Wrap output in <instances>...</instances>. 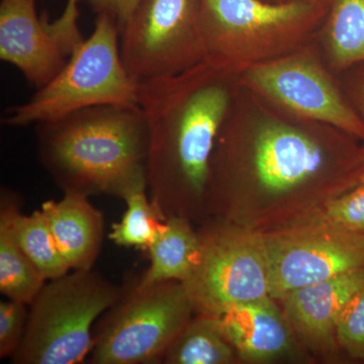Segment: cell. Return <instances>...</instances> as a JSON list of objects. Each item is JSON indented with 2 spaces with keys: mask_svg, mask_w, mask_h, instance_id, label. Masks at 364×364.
<instances>
[{
  "mask_svg": "<svg viewBox=\"0 0 364 364\" xmlns=\"http://www.w3.org/2000/svg\"><path fill=\"white\" fill-rule=\"evenodd\" d=\"M223 71L205 61L139 82L138 105L149 135L147 191L166 219L188 220V203L207 193L213 151L229 109Z\"/></svg>",
  "mask_w": 364,
  "mask_h": 364,
  "instance_id": "6da1fadb",
  "label": "cell"
},
{
  "mask_svg": "<svg viewBox=\"0 0 364 364\" xmlns=\"http://www.w3.org/2000/svg\"><path fill=\"white\" fill-rule=\"evenodd\" d=\"M41 162L63 193L124 200L147 191L149 135L140 107L104 105L37 124Z\"/></svg>",
  "mask_w": 364,
  "mask_h": 364,
  "instance_id": "7a4b0ae2",
  "label": "cell"
},
{
  "mask_svg": "<svg viewBox=\"0 0 364 364\" xmlns=\"http://www.w3.org/2000/svg\"><path fill=\"white\" fill-rule=\"evenodd\" d=\"M139 82L124 66L116 21L98 14L95 30L69 56L58 75L25 104L11 107L4 124L11 127L54 121L104 105H138Z\"/></svg>",
  "mask_w": 364,
  "mask_h": 364,
  "instance_id": "3957f363",
  "label": "cell"
},
{
  "mask_svg": "<svg viewBox=\"0 0 364 364\" xmlns=\"http://www.w3.org/2000/svg\"><path fill=\"white\" fill-rule=\"evenodd\" d=\"M123 289L100 273L72 270L49 280L32 301L16 364H78L90 356L93 324Z\"/></svg>",
  "mask_w": 364,
  "mask_h": 364,
  "instance_id": "277c9868",
  "label": "cell"
},
{
  "mask_svg": "<svg viewBox=\"0 0 364 364\" xmlns=\"http://www.w3.org/2000/svg\"><path fill=\"white\" fill-rule=\"evenodd\" d=\"M193 312L181 282L143 287L136 280L100 318L93 330L90 363H160Z\"/></svg>",
  "mask_w": 364,
  "mask_h": 364,
  "instance_id": "5b68a950",
  "label": "cell"
},
{
  "mask_svg": "<svg viewBox=\"0 0 364 364\" xmlns=\"http://www.w3.org/2000/svg\"><path fill=\"white\" fill-rule=\"evenodd\" d=\"M200 252L182 282L196 313L217 316L269 296V274L261 234L235 227L198 233Z\"/></svg>",
  "mask_w": 364,
  "mask_h": 364,
  "instance_id": "8992f818",
  "label": "cell"
},
{
  "mask_svg": "<svg viewBox=\"0 0 364 364\" xmlns=\"http://www.w3.org/2000/svg\"><path fill=\"white\" fill-rule=\"evenodd\" d=\"M200 1H139L121 31L122 58L136 82L176 75L205 57Z\"/></svg>",
  "mask_w": 364,
  "mask_h": 364,
  "instance_id": "52a82bcc",
  "label": "cell"
},
{
  "mask_svg": "<svg viewBox=\"0 0 364 364\" xmlns=\"http://www.w3.org/2000/svg\"><path fill=\"white\" fill-rule=\"evenodd\" d=\"M268 263L269 296L287 294L364 268V235L326 225L261 234Z\"/></svg>",
  "mask_w": 364,
  "mask_h": 364,
  "instance_id": "ba28073f",
  "label": "cell"
},
{
  "mask_svg": "<svg viewBox=\"0 0 364 364\" xmlns=\"http://www.w3.org/2000/svg\"><path fill=\"white\" fill-rule=\"evenodd\" d=\"M248 78L258 90L301 116L331 124L364 141V121L345 102L322 69L291 58L254 66Z\"/></svg>",
  "mask_w": 364,
  "mask_h": 364,
  "instance_id": "9c48e42d",
  "label": "cell"
},
{
  "mask_svg": "<svg viewBox=\"0 0 364 364\" xmlns=\"http://www.w3.org/2000/svg\"><path fill=\"white\" fill-rule=\"evenodd\" d=\"M69 56L53 35L49 21L38 16L36 0H1L0 59L18 68L31 85H48Z\"/></svg>",
  "mask_w": 364,
  "mask_h": 364,
  "instance_id": "30bf717a",
  "label": "cell"
},
{
  "mask_svg": "<svg viewBox=\"0 0 364 364\" xmlns=\"http://www.w3.org/2000/svg\"><path fill=\"white\" fill-rule=\"evenodd\" d=\"M309 9L305 4L273 6L259 0H202L200 18L205 61L225 69L240 38L291 25Z\"/></svg>",
  "mask_w": 364,
  "mask_h": 364,
  "instance_id": "8fae6325",
  "label": "cell"
},
{
  "mask_svg": "<svg viewBox=\"0 0 364 364\" xmlns=\"http://www.w3.org/2000/svg\"><path fill=\"white\" fill-rule=\"evenodd\" d=\"M217 318L238 358L248 363L282 358L293 344L291 325L270 296L232 306Z\"/></svg>",
  "mask_w": 364,
  "mask_h": 364,
  "instance_id": "7c38bea8",
  "label": "cell"
},
{
  "mask_svg": "<svg viewBox=\"0 0 364 364\" xmlns=\"http://www.w3.org/2000/svg\"><path fill=\"white\" fill-rule=\"evenodd\" d=\"M322 149L312 139L287 127L263 129L255 146V168L263 188L272 193L291 191L322 167Z\"/></svg>",
  "mask_w": 364,
  "mask_h": 364,
  "instance_id": "4fadbf2b",
  "label": "cell"
},
{
  "mask_svg": "<svg viewBox=\"0 0 364 364\" xmlns=\"http://www.w3.org/2000/svg\"><path fill=\"white\" fill-rule=\"evenodd\" d=\"M364 284V268L301 287L282 299L294 331L312 344L329 343L345 305Z\"/></svg>",
  "mask_w": 364,
  "mask_h": 364,
  "instance_id": "5bb4252c",
  "label": "cell"
},
{
  "mask_svg": "<svg viewBox=\"0 0 364 364\" xmlns=\"http://www.w3.org/2000/svg\"><path fill=\"white\" fill-rule=\"evenodd\" d=\"M41 210L62 257L71 270L92 269L104 241V215L80 193H64L61 200H48Z\"/></svg>",
  "mask_w": 364,
  "mask_h": 364,
  "instance_id": "9a60e30c",
  "label": "cell"
},
{
  "mask_svg": "<svg viewBox=\"0 0 364 364\" xmlns=\"http://www.w3.org/2000/svg\"><path fill=\"white\" fill-rule=\"evenodd\" d=\"M147 251L150 265L138 280L140 286H152L169 280L182 282L200 256V236L189 220L169 217L162 223Z\"/></svg>",
  "mask_w": 364,
  "mask_h": 364,
  "instance_id": "2e32d148",
  "label": "cell"
},
{
  "mask_svg": "<svg viewBox=\"0 0 364 364\" xmlns=\"http://www.w3.org/2000/svg\"><path fill=\"white\" fill-rule=\"evenodd\" d=\"M1 200L9 208L16 240L46 280L58 279L70 272L57 247L44 212L40 210L23 215L18 198L9 189H2Z\"/></svg>",
  "mask_w": 364,
  "mask_h": 364,
  "instance_id": "e0dca14e",
  "label": "cell"
},
{
  "mask_svg": "<svg viewBox=\"0 0 364 364\" xmlns=\"http://www.w3.org/2000/svg\"><path fill=\"white\" fill-rule=\"evenodd\" d=\"M237 354L215 316L198 314L191 318L170 345L161 363L167 364H229Z\"/></svg>",
  "mask_w": 364,
  "mask_h": 364,
  "instance_id": "ac0fdd59",
  "label": "cell"
},
{
  "mask_svg": "<svg viewBox=\"0 0 364 364\" xmlns=\"http://www.w3.org/2000/svg\"><path fill=\"white\" fill-rule=\"evenodd\" d=\"M46 282L16 240L9 208L0 200V291L7 299L30 306Z\"/></svg>",
  "mask_w": 364,
  "mask_h": 364,
  "instance_id": "d6986e66",
  "label": "cell"
},
{
  "mask_svg": "<svg viewBox=\"0 0 364 364\" xmlns=\"http://www.w3.org/2000/svg\"><path fill=\"white\" fill-rule=\"evenodd\" d=\"M146 191H136L124 198L126 212L121 221L112 225L109 235L116 245L147 251L166 220Z\"/></svg>",
  "mask_w": 364,
  "mask_h": 364,
  "instance_id": "ffe728a7",
  "label": "cell"
},
{
  "mask_svg": "<svg viewBox=\"0 0 364 364\" xmlns=\"http://www.w3.org/2000/svg\"><path fill=\"white\" fill-rule=\"evenodd\" d=\"M330 45L339 67L364 62V0H335Z\"/></svg>",
  "mask_w": 364,
  "mask_h": 364,
  "instance_id": "44dd1931",
  "label": "cell"
},
{
  "mask_svg": "<svg viewBox=\"0 0 364 364\" xmlns=\"http://www.w3.org/2000/svg\"><path fill=\"white\" fill-rule=\"evenodd\" d=\"M316 224L364 235V182L325 205Z\"/></svg>",
  "mask_w": 364,
  "mask_h": 364,
  "instance_id": "7402d4cb",
  "label": "cell"
},
{
  "mask_svg": "<svg viewBox=\"0 0 364 364\" xmlns=\"http://www.w3.org/2000/svg\"><path fill=\"white\" fill-rule=\"evenodd\" d=\"M335 335L352 358L364 359V284L340 314Z\"/></svg>",
  "mask_w": 364,
  "mask_h": 364,
  "instance_id": "603a6c76",
  "label": "cell"
},
{
  "mask_svg": "<svg viewBox=\"0 0 364 364\" xmlns=\"http://www.w3.org/2000/svg\"><path fill=\"white\" fill-rule=\"evenodd\" d=\"M26 304L0 301V358H11L25 335L28 312Z\"/></svg>",
  "mask_w": 364,
  "mask_h": 364,
  "instance_id": "cb8c5ba5",
  "label": "cell"
},
{
  "mask_svg": "<svg viewBox=\"0 0 364 364\" xmlns=\"http://www.w3.org/2000/svg\"><path fill=\"white\" fill-rule=\"evenodd\" d=\"M82 1L90 2V0H67L63 14L56 21L50 23L52 32L66 47H74L83 41L78 28V4Z\"/></svg>",
  "mask_w": 364,
  "mask_h": 364,
  "instance_id": "d4e9b609",
  "label": "cell"
},
{
  "mask_svg": "<svg viewBox=\"0 0 364 364\" xmlns=\"http://www.w3.org/2000/svg\"><path fill=\"white\" fill-rule=\"evenodd\" d=\"M139 1L140 0H90V4L97 14H107L112 16L121 32L135 11Z\"/></svg>",
  "mask_w": 364,
  "mask_h": 364,
  "instance_id": "484cf974",
  "label": "cell"
},
{
  "mask_svg": "<svg viewBox=\"0 0 364 364\" xmlns=\"http://www.w3.org/2000/svg\"><path fill=\"white\" fill-rule=\"evenodd\" d=\"M356 100L364 116V73L361 74L356 85Z\"/></svg>",
  "mask_w": 364,
  "mask_h": 364,
  "instance_id": "4316f807",
  "label": "cell"
},
{
  "mask_svg": "<svg viewBox=\"0 0 364 364\" xmlns=\"http://www.w3.org/2000/svg\"><path fill=\"white\" fill-rule=\"evenodd\" d=\"M359 182H364V161H363V168H361V172H360V178H359Z\"/></svg>",
  "mask_w": 364,
  "mask_h": 364,
  "instance_id": "83f0119b",
  "label": "cell"
}]
</instances>
